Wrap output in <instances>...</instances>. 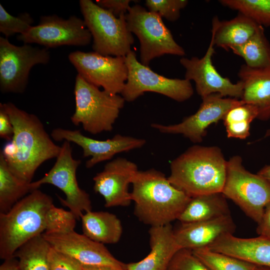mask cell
<instances>
[{
	"label": "cell",
	"instance_id": "24",
	"mask_svg": "<svg viewBox=\"0 0 270 270\" xmlns=\"http://www.w3.org/2000/svg\"><path fill=\"white\" fill-rule=\"evenodd\" d=\"M230 214L226 198L222 192L191 197L178 220L182 224L209 220Z\"/></svg>",
	"mask_w": 270,
	"mask_h": 270
},
{
	"label": "cell",
	"instance_id": "43",
	"mask_svg": "<svg viewBox=\"0 0 270 270\" xmlns=\"http://www.w3.org/2000/svg\"><path fill=\"white\" fill-rule=\"evenodd\" d=\"M258 174L262 176L270 184V165L264 166Z\"/></svg>",
	"mask_w": 270,
	"mask_h": 270
},
{
	"label": "cell",
	"instance_id": "29",
	"mask_svg": "<svg viewBox=\"0 0 270 270\" xmlns=\"http://www.w3.org/2000/svg\"><path fill=\"white\" fill-rule=\"evenodd\" d=\"M210 270H256V266L207 248L191 250Z\"/></svg>",
	"mask_w": 270,
	"mask_h": 270
},
{
	"label": "cell",
	"instance_id": "21",
	"mask_svg": "<svg viewBox=\"0 0 270 270\" xmlns=\"http://www.w3.org/2000/svg\"><path fill=\"white\" fill-rule=\"evenodd\" d=\"M148 233L149 254L138 262L126 264V270H168L172 258L180 250L170 224L152 226Z\"/></svg>",
	"mask_w": 270,
	"mask_h": 270
},
{
	"label": "cell",
	"instance_id": "13",
	"mask_svg": "<svg viewBox=\"0 0 270 270\" xmlns=\"http://www.w3.org/2000/svg\"><path fill=\"white\" fill-rule=\"evenodd\" d=\"M25 44H36L46 48L62 46H84L92 36L84 20L76 16L64 19L56 14L42 16L38 24L17 36Z\"/></svg>",
	"mask_w": 270,
	"mask_h": 270
},
{
	"label": "cell",
	"instance_id": "6",
	"mask_svg": "<svg viewBox=\"0 0 270 270\" xmlns=\"http://www.w3.org/2000/svg\"><path fill=\"white\" fill-rule=\"evenodd\" d=\"M81 12L93 40L92 49L102 56H126L134 39L125 14L119 17L91 0H80Z\"/></svg>",
	"mask_w": 270,
	"mask_h": 270
},
{
	"label": "cell",
	"instance_id": "35",
	"mask_svg": "<svg viewBox=\"0 0 270 270\" xmlns=\"http://www.w3.org/2000/svg\"><path fill=\"white\" fill-rule=\"evenodd\" d=\"M258 110L254 106L243 102L230 109L225 114L222 120L224 125L236 122H247L251 123L258 118Z\"/></svg>",
	"mask_w": 270,
	"mask_h": 270
},
{
	"label": "cell",
	"instance_id": "14",
	"mask_svg": "<svg viewBox=\"0 0 270 270\" xmlns=\"http://www.w3.org/2000/svg\"><path fill=\"white\" fill-rule=\"evenodd\" d=\"M202 98L198 110L180 122L171 125L152 123L151 127L164 134H180L194 143H199L202 142L211 124L222 120L230 109L243 102L241 100L224 97L218 94Z\"/></svg>",
	"mask_w": 270,
	"mask_h": 270
},
{
	"label": "cell",
	"instance_id": "25",
	"mask_svg": "<svg viewBox=\"0 0 270 270\" xmlns=\"http://www.w3.org/2000/svg\"><path fill=\"white\" fill-rule=\"evenodd\" d=\"M80 219L83 234L94 242L114 244L122 236V223L113 214L91 210L83 214Z\"/></svg>",
	"mask_w": 270,
	"mask_h": 270
},
{
	"label": "cell",
	"instance_id": "37",
	"mask_svg": "<svg viewBox=\"0 0 270 270\" xmlns=\"http://www.w3.org/2000/svg\"><path fill=\"white\" fill-rule=\"evenodd\" d=\"M131 0H96V3L101 8L110 11L115 16L119 17L126 14L131 7Z\"/></svg>",
	"mask_w": 270,
	"mask_h": 270
},
{
	"label": "cell",
	"instance_id": "2",
	"mask_svg": "<svg viewBox=\"0 0 270 270\" xmlns=\"http://www.w3.org/2000/svg\"><path fill=\"white\" fill-rule=\"evenodd\" d=\"M132 184L134 214L150 227L166 225L178 220L191 198L154 168L138 170Z\"/></svg>",
	"mask_w": 270,
	"mask_h": 270
},
{
	"label": "cell",
	"instance_id": "5",
	"mask_svg": "<svg viewBox=\"0 0 270 270\" xmlns=\"http://www.w3.org/2000/svg\"><path fill=\"white\" fill-rule=\"evenodd\" d=\"M75 111L70 118L76 126L93 134L110 132L125 100L120 94L112 95L87 82L78 74L74 88Z\"/></svg>",
	"mask_w": 270,
	"mask_h": 270
},
{
	"label": "cell",
	"instance_id": "16",
	"mask_svg": "<svg viewBox=\"0 0 270 270\" xmlns=\"http://www.w3.org/2000/svg\"><path fill=\"white\" fill-rule=\"evenodd\" d=\"M51 247L78 260L82 265L106 266L126 270V264L116 258L104 244L94 242L74 230L42 234Z\"/></svg>",
	"mask_w": 270,
	"mask_h": 270
},
{
	"label": "cell",
	"instance_id": "19",
	"mask_svg": "<svg viewBox=\"0 0 270 270\" xmlns=\"http://www.w3.org/2000/svg\"><path fill=\"white\" fill-rule=\"evenodd\" d=\"M236 228V224L229 214L209 220L181 223L174 229V232L179 248L191 250L208 248L222 236L233 234Z\"/></svg>",
	"mask_w": 270,
	"mask_h": 270
},
{
	"label": "cell",
	"instance_id": "36",
	"mask_svg": "<svg viewBox=\"0 0 270 270\" xmlns=\"http://www.w3.org/2000/svg\"><path fill=\"white\" fill-rule=\"evenodd\" d=\"M48 258L50 270H82V264L76 259L51 246Z\"/></svg>",
	"mask_w": 270,
	"mask_h": 270
},
{
	"label": "cell",
	"instance_id": "23",
	"mask_svg": "<svg viewBox=\"0 0 270 270\" xmlns=\"http://www.w3.org/2000/svg\"><path fill=\"white\" fill-rule=\"evenodd\" d=\"M261 26L240 13L228 20L215 16L212 20L211 38L214 46L229 50L244 44Z\"/></svg>",
	"mask_w": 270,
	"mask_h": 270
},
{
	"label": "cell",
	"instance_id": "30",
	"mask_svg": "<svg viewBox=\"0 0 270 270\" xmlns=\"http://www.w3.org/2000/svg\"><path fill=\"white\" fill-rule=\"evenodd\" d=\"M219 2L262 27L270 26V0H220Z\"/></svg>",
	"mask_w": 270,
	"mask_h": 270
},
{
	"label": "cell",
	"instance_id": "18",
	"mask_svg": "<svg viewBox=\"0 0 270 270\" xmlns=\"http://www.w3.org/2000/svg\"><path fill=\"white\" fill-rule=\"evenodd\" d=\"M138 170L134 162L119 157L106 164L94 177V190L104 197L106 207L130 205L132 200L129 184Z\"/></svg>",
	"mask_w": 270,
	"mask_h": 270
},
{
	"label": "cell",
	"instance_id": "15",
	"mask_svg": "<svg viewBox=\"0 0 270 270\" xmlns=\"http://www.w3.org/2000/svg\"><path fill=\"white\" fill-rule=\"evenodd\" d=\"M214 52V45L211 38L202 57L181 58L180 64L186 70L184 78L194 82L196 92L202 98L218 94L224 97L240 100L243 92L242 82L233 83L218 72L212 61Z\"/></svg>",
	"mask_w": 270,
	"mask_h": 270
},
{
	"label": "cell",
	"instance_id": "9",
	"mask_svg": "<svg viewBox=\"0 0 270 270\" xmlns=\"http://www.w3.org/2000/svg\"><path fill=\"white\" fill-rule=\"evenodd\" d=\"M126 62L128 79L121 93L125 101L133 102L148 92L164 95L178 102L188 100L194 94L190 81L168 78L154 72L139 62L132 50L126 56Z\"/></svg>",
	"mask_w": 270,
	"mask_h": 270
},
{
	"label": "cell",
	"instance_id": "38",
	"mask_svg": "<svg viewBox=\"0 0 270 270\" xmlns=\"http://www.w3.org/2000/svg\"><path fill=\"white\" fill-rule=\"evenodd\" d=\"M250 122H232L225 125L227 136L246 139L250 136Z\"/></svg>",
	"mask_w": 270,
	"mask_h": 270
},
{
	"label": "cell",
	"instance_id": "39",
	"mask_svg": "<svg viewBox=\"0 0 270 270\" xmlns=\"http://www.w3.org/2000/svg\"><path fill=\"white\" fill-rule=\"evenodd\" d=\"M14 126L10 118L0 103V137L8 142L12 140L14 135Z\"/></svg>",
	"mask_w": 270,
	"mask_h": 270
},
{
	"label": "cell",
	"instance_id": "10",
	"mask_svg": "<svg viewBox=\"0 0 270 270\" xmlns=\"http://www.w3.org/2000/svg\"><path fill=\"white\" fill-rule=\"evenodd\" d=\"M50 53L46 48L24 44L18 46L6 38L0 37V90L2 93H22L30 71L34 66L46 64Z\"/></svg>",
	"mask_w": 270,
	"mask_h": 270
},
{
	"label": "cell",
	"instance_id": "40",
	"mask_svg": "<svg viewBox=\"0 0 270 270\" xmlns=\"http://www.w3.org/2000/svg\"><path fill=\"white\" fill-rule=\"evenodd\" d=\"M256 233L270 239V202L266 205L260 222L258 224Z\"/></svg>",
	"mask_w": 270,
	"mask_h": 270
},
{
	"label": "cell",
	"instance_id": "41",
	"mask_svg": "<svg viewBox=\"0 0 270 270\" xmlns=\"http://www.w3.org/2000/svg\"><path fill=\"white\" fill-rule=\"evenodd\" d=\"M0 270H20L18 260L14 257L4 260Z\"/></svg>",
	"mask_w": 270,
	"mask_h": 270
},
{
	"label": "cell",
	"instance_id": "4",
	"mask_svg": "<svg viewBox=\"0 0 270 270\" xmlns=\"http://www.w3.org/2000/svg\"><path fill=\"white\" fill-rule=\"evenodd\" d=\"M52 197L36 189L18 202L6 213H0V258L14 257L16 252L46 228Z\"/></svg>",
	"mask_w": 270,
	"mask_h": 270
},
{
	"label": "cell",
	"instance_id": "31",
	"mask_svg": "<svg viewBox=\"0 0 270 270\" xmlns=\"http://www.w3.org/2000/svg\"><path fill=\"white\" fill-rule=\"evenodd\" d=\"M34 20L27 12L14 16L10 14L0 4V32L8 38L16 34L27 32L32 26Z\"/></svg>",
	"mask_w": 270,
	"mask_h": 270
},
{
	"label": "cell",
	"instance_id": "45",
	"mask_svg": "<svg viewBox=\"0 0 270 270\" xmlns=\"http://www.w3.org/2000/svg\"><path fill=\"white\" fill-rule=\"evenodd\" d=\"M270 136V128L268 130H267L266 134H265V136H264V138H266V137H268Z\"/></svg>",
	"mask_w": 270,
	"mask_h": 270
},
{
	"label": "cell",
	"instance_id": "11",
	"mask_svg": "<svg viewBox=\"0 0 270 270\" xmlns=\"http://www.w3.org/2000/svg\"><path fill=\"white\" fill-rule=\"evenodd\" d=\"M56 162L40 179L31 182L34 190L44 184H50L62 190L66 196L63 199L58 196L61 203L69 208L76 220L80 219L83 212L92 210L90 195L78 186L76 172L80 164V160L74 158L70 142L64 140L61 146Z\"/></svg>",
	"mask_w": 270,
	"mask_h": 270
},
{
	"label": "cell",
	"instance_id": "28",
	"mask_svg": "<svg viewBox=\"0 0 270 270\" xmlns=\"http://www.w3.org/2000/svg\"><path fill=\"white\" fill-rule=\"evenodd\" d=\"M50 248L42 234L22 246L14 253L20 270H50L48 253Z\"/></svg>",
	"mask_w": 270,
	"mask_h": 270
},
{
	"label": "cell",
	"instance_id": "3",
	"mask_svg": "<svg viewBox=\"0 0 270 270\" xmlns=\"http://www.w3.org/2000/svg\"><path fill=\"white\" fill-rule=\"evenodd\" d=\"M226 164L220 148L194 145L171 162L168 178L190 197L222 192Z\"/></svg>",
	"mask_w": 270,
	"mask_h": 270
},
{
	"label": "cell",
	"instance_id": "32",
	"mask_svg": "<svg viewBox=\"0 0 270 270\" xmlns=\"http://www.w3.org/2000/svg\"><path fill=\"white\" fill-rule=\"evenodd\" d=\"M76 218L70 210L67 211L53 204L46 216V228L44 232L53 234L73 230Z\"/></svg>",
	"mask_w": 270,
	"mask_h": 270
},
{
	"label": "cell",
	"instance_id": "1",
	"mask_svg": "<svg viewBox=\"0 0 270 270\" xmlns=\"http://www.w3.org/2000/svg\"><path fill=\"white\" fill-rule=\"evenodd\" d=\"M2 104L14 126L11 140L16 150L14 157L6 162L16 176L31 182L36 171L42 164L57 158L61 146L54 144L35 114L18 108L10 102Z\"/></svg>",
	"mask_w": 270,
	"mask_h": 270
},
{
	"label": "cell",
	"instance_id": "34",
	"mask_svg": "<svg viewBox=\"0 0 270 270\" xmlns=\"http://www.w3.org/2000/svg\"><path fill=\"white\" fill-rule=\"evenodd\" d=\"M168 270H210L190 250H180L172 258Z\"/></svg>",
	"mask_w": 270,
	"mask_h": 270
},
{
	"label": "cell",
	"instance_id": "20",
	"mask_svg": "<svg viewBox=\"0 0 270 270\" xmlns=\"http://www.w3.org/2000/svg\"><path fill=\"white\" fill-rule=\"evenodd\" d=\"M207 248L258 266L270 268V239L265 237L240 238L227 234Z\"/></svg>",
	"mask_w": 270,
	"mask_h": 270
},
{
	"label": "cell",
	"instance_id": "26",
	"mask_svg": "<svg viewBox=\"0 0 270 270\" xmlns=\"http://www.w3.org/2000/svg\"><path fill=\"white\" fill-rule=\"evenodd\" d=\"M31 182L16 176L8 168L0 152V213H6L24 196L33 191Z\"/></svg>",
	"mask_w": 270,
	"mask_h": 270
},
{
	"label": "cell",
	"instance_id": "17",
	"mask_svg": "<svg viewBox=\"0 0 270 270\" xmlns=\"http://www.w3.org/2000/svg\"><path fill=\"white\" fill-rule=\"evenodd\" d=\"M50 136L56 141L64 140L81 147L84 157L91 156L86 162L87 168H92L100 162L111 160L118 154L140 148L146 144L144 139L120 134L106 140H97L84 136L80 130L62 128L53 130Z\"/></svg>",
	"mask_w": 270,
	"mask_h": 270
},
{
	"label": "cell",
	"instance_id": "42",
	"mask_svg": "<svg viewBox=\"0 0 270 270\" xmlns=\"http://www.w3.org/2000/svg\"><path fill=\"white\" fill-rule=\"evenodd\" d=\"M82 270H120L106 266H88L82 265Z\"/></svg>",
	"mask_w": 270,
	"mask_h": 270
},
{
	"label": "cell",
	"instance_id": "44",
	"mask_svg": "<svg viewBox=\"0 0 270 270\" xmlns=\"http://www.w3.org/2000/svg\"><path fill=\"white\" fill-rule=\"evenodd\" d=\"M256 270H270V268L256 266Z\"/></svg>",
	"mask_w": 270,
	"mask_h": 270
},
{
	"label": "cell",
	"instance_id": "7",
	"mask_svg": "<svg viewBox=\"0 0 270 270\" xmlns=\"http://www.w3.org/2000/svg\"><path fill=\"white\" fill-rule=\"evenodd\" d=\"M234 156L227 161L226 178L222 193L258 224L270 202V184L262 176L251 173Z\"/></svg>",
	"mask_w": 270,
	"mask_h": 270
},
{
	"label": "cell",
	"instance_id": "8",
	"mask_svg": "<svg viewBox=\"0 0 270 270\" xmlns=\"http://www.w3.org/2000/svg\"><path fill=\"white\" fill-rule=\"evenodd\" d=\"M125 17L128 29L140 41L142 64L148 66L153 59L164 54H185L184 49L175 41L158 14L136 4L130 8Z\"/></svg>",
	"mask_w": 270,
	"mask_h": 270
},
{
	"label": "cell",
	"instance_id": "27",
	"mask_svg": "<svg viewBox=\"0 0 270 270\" xmlns=\"http://www.w3.org/2000/svg\"><path fill=\"white\" fill-rule=\"evenodd\" d=\"M230 50L242 58L244 64L250 68H258L270 65V43L262 26L244 44Z\"/></svg>",
	"mask_w": 270,
	"mask_h": 270
},
{
	"label": "cell",
	"instance_id": "22",
	"mask_svg": "<svg viewBox=\"0 0 270 270\" xmlns=\"http://www.w3.org/2000/svg\"><path fill=\"white\" fill-rule=\"evenodd\" d=\"M243 86L242 98L258 110V118H270V65L262 68H251L242 65L238 73Z\"/></svg>",
	"mask_w": 270,
	"mask_h": 270
},
{
	"label": "cell",
	"instance_id": "12",
	"mask_svg": "<svg viewBox=\"0 0 270 270\" xmlns=\"http://www.w3.org/2000/svg\"><path fill=\"white\" fill-rule=\"evenodd\" d=\"M68 60L80 76L112 95L121 94L128 79L126 56H102L94 52H70Z\"/></svg>",
	"mask_w": 270,
	"mask_h": 270
},
{
	"label": "cell",
	"instance_id": "33",
	"mask_svg": "<svg viewBox=\"0 0 270 270\" xmlns=\"http://www.w3.org/2000/svg\"><path fill=\"white\" fill-rule=\"evenodd\" d=\"M188 4L186 0H146V6L148 10L159 14L170 22H175L180 16L181 10Z\"/></svg>",
	"mask_w": 270,
	"mask_h": 270
}]
</instances>
